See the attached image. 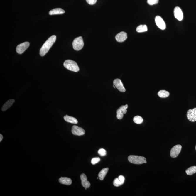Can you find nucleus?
Segmentation results:
<instances>
[{
	"mask_svg": "<svg viewBox=\"0 0 196 196\" xmlns=\"http://www.w3.org/2000/svg\"><path fill=\"white\" fill-rule=\"evenodd\" d=\"M56 36L53 35L49 38V39L44 43L40 50V54L41 56H43L48 53L52 46L56 42Z\"/></svg>",
	"mask_w": 196,
	"mask_h": 196,
	"instance_id": "obj_1",
	"label": "nucleus"
},
{
	"mask_svg": "<svg viewBox=\"0 0 196 196\" xmlns=\"http://www.w3.org/2000/svg\"><path fill=\"white\" fill-rule=\"evenodd\" d=\"M64 67L67 69L74 72L79 71L80 69L76 62L70 60H67L64 62Z\"/></svg>",
	"mask_w": 196,
	"mask_h": 196,
	"instance_id": "obj_2",
	"label": "nucleus"
},
{
	"mask_svg": "<svg viewBox=\"0 0 196 196\" xmlns=\"http://www.w3.org/2000/svg\"><path fill=\"white\" fill-rule=\"evenodd\" d=\"M128 160L131 163L136 165L142 164L146 161V158L144 157L134 155L129 156Z\"/></svg>",
	"mask_w": 196,
	"mask_h": 196,
	"instance_id": "obj_3",
	"label": "nucleus"
},
{
	"mask_svg": "<svg viewBox=\"0 0 196 196\" xmlns=\"http://www.w3.org/2000/svg\"><path fill=\"white\" fill-rule=\"evenodd\" d=\"M73 48L76 50H82L84 46L83 39L82 36L75 38L72 43Z\"/></svg>",
	"mask_w": 196,
	"mask_h": 196,
	"instance_id": "obj_4",
	"label": "nucleus"
},
{
	"mask_svg": "<svg viewBox=\"0 0 196 196\" xmlns=\"http://www.w3.org/2000/svg\"><path fill=\"white\" fill-rule=\"evenodd\" d=\"M182 148L181 145H176L173 147L171 148L170 153L171 157L173 158H175L177 157L179 154H180Z\"/></svg>",
	"mask_w": 196,
	"mask_h": 196,
	"instance_id": "obj_5",
	"label": "nucleus"
},
{
	"mask_svg": "<svg viewBox=\"0 0 196 196\" xmlns=\"http://www.w3.org/2000/svg\"><path fill=\"white\" fill-rule=\"evenodd\" d=\"M128 105H122L119 107L117 111V117L119 119H121L124 117V114H126L127 112V109Z\"/></svg>",
	"mask_w": 196,
	"mask_h": 196,
	"instance_id": "obj_6",
	"label": "nucleus"
},
{
	"mask_svg": "<svg viewBox=\"0 0 196 196\" xmlns=\"http://www.w3.org/2000/svg\"><path fill=\"white\" fill-rule=\"evenodd\" d=\"M30 45V43L28 42H25L19 44L16 47V50L18 54H22L28 48Z\"/></svg>",
	"mask_w": 196,
	"mask_h": 196,
	"instance_id": "obj_7",
	"label": "nucleus"
},
{
	"mask_svg": "<svg viewBox=\"0 0 196 196\" xmlns=\"http://www.w3.org/2000/svg\"><path fill=\"white\" fill-rule=\"evenodd\" d=\"M156 23L159 28L164 30L166 28V24L162 18L160 16H157L155 18Z\"/></svg>",
	"mask_w": 196,
	"mask_h": 196,
	"instance_id": "obj_8",
	"label": "nucleus"
},
{
	"mask_svg": "<svg viewBox=\"0 0 196 196\" xmlns=\"http://www.w3.org/2000/svg\"><path fill=\"white\" fill-rule=\"evenodd\" d=\"M187 117L190 121L194 122L196 121V108L188 110Z\"/></svg>",
	"mask_w": 196,
	"mask_h": 196,
	"instance_id": "obj_9",
	"label": "nucleus"
},
{
	"mask_svg": "<svg viewBox=\"0 0 196 196\" xmlns=\"http://www.w3.org/2000/svg\"><path fill=\"white\" fill-rule=\"evenodd\" d=\"M72 132L75 135L81 136L85 134V131L83 129L74 125L72 127Z\"/></svg>",
	"mask_w": 196,
	"mask_h": 196,
	"instance_id": "obj_10",
	"label": "nucleus"
},
{
	"mask_svg": "<svg viewBox=\"0 0 196 196\" xmlns=\"http://www.w3.org/2000/svg\"><path fill=\"white\" fill-rule=\"evenodd\" d=\"M113 85H115L116 88H117L119 91L122 92H124L126 91V89L120 79H115L113 81Z\"/></svg>",
	"mask_w": 196,
	"mask_h": 196,
	"instance_id": "obj_11",
	"label": "nucleus"
},
{
	"mask_svg": "<svg viewBox=\"0 0 196 196\" xmlns=\"http://www.w3.org/2000/svg\"><path fill=\"white\" fill-rule=\"evenodd\" d=\"M174 16L179 21H182L183 19V15L181 9L180 7H176L174 11Z\"/></svg>",
	"mask_w": 196,
	"mask_h": 196,
	"instance_id": "obj_12",
	"label": "nucleus"
},
{
	"mask_svg": "<svg viewBox=\"0 0 196 196\" xmlns=\"http://www.w3.org/2000/svg\"><path fill=\"white\" fill-rule=\"evenodd\" d=\"M115 38L117 42L121 43L124 42L125 40H126L128 38V36H127L126 33L125 32L122 31L118 33L116 35Z\"/></svg>",
	"mask_w": 196,
	"mask_h": 196,
	"instance_id": "obj_13",
	"label": "nucleus"
},
{
	"mask_svg": "<svg viewBox=\"0 0 196 196\" xmlns=\"http://www.w3.org/2000/svg\"><path fill=\"white\" fill-rule=\"evenodd\" d=\"M81 180H82V186L86 190L87 188H89L91 185L90 182L87 180V178L86 175L84 174H81L80 176Z\"/></svg>",
	"mask_w": 196,
	"mask_h": 196,
	"instance_id": "obj_14",
	"label": "nucleus"
},
{
	"mask_svg": "<svg viewBox=\"0 0 196 196\" xmlns=\"http://www.w3.org/2000/svg\"><path fill=\"white\" fill-rule=\"evenodd\" d=\"M125 181V177L122 175L119 176L118 178L114 179L113 184L116 187H119L123 185Z\"/></svg>",
	"mask_w": 196,
	"mask_h": 196,
	"instance_id": "obj_15",
	"label": "nucleus"
},
{
	"mask_svg": "<svg viewBox=\"0 0 196 196\" xmlns=\"http://www.w3.org/2000/svg\"><path fill=\"white\" fill-rule=\"evenodd\" d=\"M15 102L14 99H11L7 101L3 105L1 110L3 111H6L9 108H10L13 105V103Z\"/></svg>",
	"mask_w": 196,
	"mask_h": 196,
	"instance_id": "obj_16",
	"label": "nucleus"
},
{
	"mask_svg": "<svg viewBox=\"0 0 196 196\" xmlns=\"http://www.w3.org/2000/svg\"><path fill=\"white\" fill-rule=\"evenodd\" d=\"M65 11L61 8H56L53 9L49 12V14L50 15H59L64 14Z\"/></svg>",
	"mask_w": 196,
	"mask_h": 196,
	"instance_id": "obj_17",
	"label": "nucleus"
},
{
	"mask_svg": "<svg viewBox=\"0 0 196 196\" xmlns=\"http://www.w3.org/2000/svg\"><path fill=\"white\" fill-rule=\"evenodd\" d=\"M59 182L62 184L70 185H71L72 181L71 179L67 177H61L59 179Z\"/></svg>",
	"mask_w": 196,
	"mask_h": 196,
	"instance_id": "obj_18",
	"label": "nucleus"
},
{
	"mask_svg": "<svg viewBox=\"0 0 196 196\" xmlns=\"http://www.w3.org/2000/svg\"><path fill=\"white\" fill-rule=\"evenodd\" d=\"M109 170L108 168H104L100 171L98 174L99 180H102L104 179L106 175H107Z\"/></svg>",
	"mask_w": 196,
	"mask_h": 196,
	"instance_id": "obj_19",
	"label": "nucleus"
},
{
	"mask_svg": "<svg viewBox=\"0 0 196 196\" xmlns=\"http://www.w3.org/2000/svg\"><path fill=\"white\" fill-rule=\"evenodd\" d=\"M64 119L65 121L70 122V123L77 124L78 123V121L77 119L74 117H71L68 115H66L64 116Z\"/></svg>",
	"mask_w": 196,
	"mask_h": 196,
	"instance_id": "obj_20",
	"label": "nucleus"
},
{
	"mask_svg": "<svg viewBox=\"0 0 196 196\" xmlns=\"http://www.w3.org/2000/svg\"><path fill=\"white\" fill-rule=\"evenodd\" d=\"M158 95L160 97L166 98L169 96L170 93L169 92L165 91V90H160L158 92Z\"/></svg>",
	"mask_w": 196,
	"mask_h": 196,
	"instance_id": "obj_21",
	"label": "nucleus"
},
{
	"mask_svg": "<svg viewBox=\"0 0 196 196\" xmlns=\"http://www.w3.org/2000/svg\"><path fill=\"white\" fill-rule=\"evenodd\" d=\"M186 173L187 174L189 175H191L196 173V166H191L186 170Z\"/></svg>",
	"mask_w": 196,
	"mask_h": 196,
	"instance_id": "obj_22",
	"label": "nucleus"
},
{
	"mask_svg": "<svg viewBox=\"0 0 196 196\" xmlns=\"http://www.w3.org/2000/svg\"><path fill=\"white\" fill-rule=\"evenodd\" d=\"M148 30V27L146 25H140L136 28V31L139 33L146 32Z\"/></svg>",
	"mask_w": 196,
	"mask_h": 196,
	"instance_id": "obj_23",
	"label": "nucleus"
},
{
	"mask_svg": "<svg viewBox=\"0 0 196 196\" xmlns=\"http://www.w3.org/2000/svg\"><path fill=\"white\" fill-rule=\"evenodd\" d=\"M133 120L135 123L138 124H142L143 122V119L142 118L139 116H136L135 117H134Z\"/></svg>",
	"mask_w": 196,
	"mask_h": 196,
	"instance_id": "obj_24",
	"label": "nucleus"
},
{
	"mask_svg": "<svg viewBox=\"0 0 196 196\" xmlns=\"http://www.w3.org/2000/svg\"><path fill=\"white\" fill-rule=\"evenodd\" d=\"M100 161V159L99 157L93 158L91 160V163L93 165H95Z\"/></svg>",
	"mask_w": 196,
	"mask_h": 196,
	"instance_id": "obj_25",
	"label": "nucleus"
},
{
	"mask_svg": "<svg viewBox=\"0 0 196 196\" xmlns=\"http://www.w3.org/2000/svg\"><path fill=\"white\" fill-rule=\"evenodd\" d=\"M98 153L101 156H104L107 154L106 151L103 148H101L98 151Z\"/></svg>",
	"mask_w": 196,
	"mask_h": 196,
	"instance_id": "obj_26",
	"label": "nucleus"
},
{
	"mask_svg": "<svg viewBox=\"0 0 196 196\" xmlns=\"http://www.w3.org/2000/svg\"><path fill=\"white\" fill-rule=\"evenodd\" d=\"M159 2V0H148L147 3L150 5L157 4Z\"/></svg>",
	"mask_w": 196,
	"mask_h": 196,
	"instance_id": "obj_27",
	"label": "nucleus"
},
{
	"mask_svg": "<svg viewBox=\"0 0 196 196\" xmlns=\"http://www.w3.org/2000/svg\"><path fill=\"white\" fill-rule=\"evenodd\" d=\"M87 2L90 5H93L97 2V0H86Z\"/></svg>",
	"mask_w": 196,
	"mask_h": 196,
	"instance_id": "obj_28",
	"label": "nucleus"
},
{
	"mask_svg": "<svg viewBox=\"0 0 196 196\" xmlns=\"http://www.w3.org/2000/svg\"><path fill=\"white\" fill-rule=\"evenodd\" d=\"M3 139V136L1 134H0V142L2 141Z\"/></svg>",
	"mask_w": 196,
	"mask_h": 196,
	"instance_id": "obj_29",
	"label": "nucleus"
},
{
	"mask_svg": "<svg viewBox=\"0 0 196 196\" xmlns=\"http://www.w3.org/2000/svg\"><path fill=\"white\" fill-rule=\"evenodd\" d=\"M113 87H114V88H116V87L115 86V85H113Z\"/></svg>",
	"mask_w": 196,
	"mask_h": 196,
	"instance_id": "obj_30",
	"label": "nucleus"
},
{
	"mask_svg": "<svg viewBox=\"0 0 196 196\" xmlns=\"http://www.w3.org/2000/svg\"><path fill=\"white\" fill-rule=\"evenodd\" d=\"M195 149L196 150V147H195Z\"/></svg>",
	"mask_w": 196,
	"mask_h": 196,
	"instance_id": "obj_31",
	"label": "nucleus"
}]
</instances>
